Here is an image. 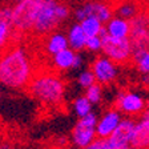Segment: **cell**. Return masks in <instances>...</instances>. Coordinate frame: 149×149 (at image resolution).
Segmentation results:
<instances>
[{"mask_svg": "<svg viewBox=\"0 0 149 149\" xmlns=\"http://www.w3.org/2000/svg\"><path fill=\"white\" fill-rule=\"evenodd\" d=\"M43 0H22L12 4V27L16 33L32 32Z\"/></svg>", "mask_w": 149, "mask_h": 149, "instance_id": "4", "label": "cell"}, {"mask_svg": "<svg viewBox=\"0 0 149 149\" xmlns=\"http://www.w3.org/2000/svg\"><path fill=\"white\" fill-rule=\"evenodd\" d=\"M130 41L133 44V52L149 48V15L140 12L130 20Z\"/></svg>", "mask_w": 149, "mask_h": 149, "instance_id": "7", "label": "cell"}, {"mask_svg": "<svg viewBox=\"0 0 149 149\" xmlns=\"http://www.w3.org/2000/svg\"><path fill=\"white\" fill-rule=\"evenodd\" d=\"M65 1H76V0H65Z\"/></svg>", "mask_w": 149, "mask_h": 149, "instance_id": "32", "label": "cell"}, {"mask_svg": "<svg viewBox=\"0 0 149 149\" xmlns=\"http://www.w3.org/2000/svg\"><path fill=\"white\" fill-rule=\"evenodd\" d=\"M87 149H121V148H118L111 139H97Z\"/></svg>", "mask_w": 149, "mask_h": 149, "instance_id": "26", "label": "cell"}, {"mask_svg": "<svg viewBox=\"0 0 149 149\" xmlns=\"http://www.w3.org/2000/svg\"><path fill=\"white\" fill-rule=\"evenodd\" d=\"M127 149H137V148H134V146H128Z\"/></svg>", "mask_w": 149, "mask_h": 149, "instance_id": "30", "label": "cell"}, {"mask_svg": "<svg viewBox=\"0 0 149 149\" xmlns=\"http://www.w3.org/2000/svg\"><path fill=\"white\" fill-rule=\"evenodd\" d=\"M33 64L28 51L22 45H11L0 59V81L8 89L27 88L33 79Z\"/></svg>", "mask_w": 149, "mask_h": 149, "instance_id": "1", "label": "cell"}, {"mask_svg": "<svg viewBox=\"0 0 149 149\" xmlns=\"http://www.w3.org/2000/svg\"><path fill=\"white\" fill-rule=\"evenodd\" d=\"M148 108L144 97L137 92L124 91L118 93L116 100V109L128 116L143 115V112Z\"/></svg>", "mask_w": 149, "mask_h": 149, "instance_id": "8", "label": "cell"}, {"mask_svg": "<svg viewBox=\"0 0 149 149\" xmlns=\"http://www.w3.org/2000/svg\"><path fill=\"white\" fill-rule=\"evenodd\" d=\"M71 139L72 144L77 149H87L91 144H93L97 140L96 128L88 127L79 120L71 132Z\"/></svg>", "mask_w": 149, "mask_h": 149, "instance_id": "10", "label": "cell"}, {"mask_svg": "<svg viewBox=\"0 0 149 149\" xmlns=\"http://www.w3.org/2000/svg\"><path fill=\"white\" fill-rule=\"evenodd\" d=\"M146 105H148V109H149V99H148V101H146Z\"/></svg>", "mask_w": 149, "mask_h": 149, "instance_id": "31", "label": "cell"}, {"mask_svg": "<svg viewBox=\"0 0 149 149\" xmlns=\"http://www.w3.org/2000/svg\"><path fill=\"white\" fill-rule=\"evenodd\" d=\"M136 121L133 118H123L117 129L113 132L109 139L121 149H127L132 144V139H133L134 128H136Z\"/></svg>", "mask_w": 149, "mask_h": 149, "instance_id": "12", "label": "cell"}, {"mask_svg": "<svg viewBox=\"0 0 149 149\" xmlns=\"http://www.w3.org/2000/svg\"><path fill=\"white\" fill-rule=\"evenodd\" d=\"M132 63L136 65L137 71L143 74H149V48L144 51L133 52Z\"/></svg>", "mask_w": 149, "mask_h": 149, "instance_id": "20", "label": "cell"}, {"mask_svg": "<svg viewBox=\"0 0 149 149\" xmlns=\"http://www.w3.org/2000/svg\"><path fill=\"white\" fill-rule=\"evenodd\" d=\"M8 1H11V4H15V3H19V1H22V0H8Z\"/></svg>", "mask_w": 149, "mask_h": 149, "instance_id": "29", "label": "cell"}, {"mask_svg": "<svg viewBox=\"0 0 149 149\" xmlns=\"http://www.w3.org/2000/svg\"><path fill=\"white\" fill-rule=\"evenodd\" d=\"M83 63H84L83 56L79 55V53H77V56H76V60H74V64H73V69H79V68H81Z\"/></svg>", "mask_w": 149, "mask_h": 149, "instance_id": "27", "label": "cell"}, {"mask_svg": "<svg viewBox=\"0 0 149 149\" xmlns=\"http://www.w3.org/2000/svg\"><path fill=\"white\" fill-rule=\"evenodd\" d=\"M71 15L72 11L65 0H43L32 32L36 36H48L57 31V28L67 22Z\"/></svg>", "mask_w": 149, "mask_h": 149, "instance_id": "3", "label": "cell"}, {"mask_svg": "<svg viewBox=\"0 0 149 149\" xmlns=\"http://www.w3.org/2000/svg\"><path fill=\"white\" fill-rule=\"evenodd\" d=\"M143 84L149 88V74H144L143 76Z\"/></svg>", "mask_w": 149, "mask_h": 149, "instance_id": "28", "label": "cell"}, {"mask_svg": "<svg viewBox=\"0 0 149 149\" xmlns=\"http://www.w3.org/2000/svg\"><path fill=\"white\" fill-rule=\"evenodd\" d=\"M113 60H111L107 56H97L93 60L91 69L95 73L96 81L101 85H109V84L115 83V80L118 76V68Z\"/></svg>", "mask_w": 149, "mask_h": 149, "instance_id": "9", "label": "cell"}, {"mask_svg": "<svg viewBox=\"0 0 149 149\" xmlns=\"http://www.w3.org/2000/svg\"><path fill=\"white\" fill-rule=\"evenodd\" d=\"M85 96L88 97V100L92 102L93 105L99 104L102 100V85L99 83H95L92 87L85 89Z\"/></svg>", "mask_w": 149, "mask_h": 149, "instance_id": "24", "label": "cell"}, {"mask_svg": "<svg viewBox=\"0 0 149 149\" xmlns=\"http://www.w3.org/2000/svg\"><path fill=\"white\" fill-rule=\"evenodd\" d=\"M95 83H97V81L92 69H84V71H81L77 74V84L79 87L83 88V89H87V88L92 87Z\"/></svg>", "mask_w": 149, "mask_h": 149, "instance_id": "23", "label": "cell"}, {"mask_svg": "<svg viewBox=\"0 0 149 149\" xmlns=\"http://www.w3.org/2000/svg\"><path fill=\"white\" fill-rule=\"evenodd\" d=\"M28 93L45 107H57L64 101L65 83L57 71H43L35 73L27 87Z\"/></svg>", "mask_w": 149, "mask_h": 149, "instance_id": "2", "label": "cell"}, {"mask_svg": "<svg viewBox=\"0 0 149 149\" xmlns=\"http://www.w3.org/2000/svg\"><path fill=\"white\" fill-rule=\"evenodd\" d=\"M130 146H134L137 149H149V120L148 118L141 117V120L137 121Z\"/></svg>", "mask_w": 149, "mask_h": 149, "instance_id": "16", "label": "cell"}, {"mask_svg": "<svg viewBox=\"0 0 149 149\" xmlns=\"http://www.w3.org/2000/svg\"><path fill=\"white\" fill-rule=\"evenodd\" d=\"M67 36H68L69 41V48H72L76 52H81L83 49H85L88 36L79 22H74L69 25L68 31H67Z\"/></svg>", "mask_w": 149, "mask_h": 149, "instance_id": "15", "label": "cell"}, {"mask_svg": "<svg viewBox=\"0 0 149 149\" xmlns=\"http://www.w3.org/2000/svg\"><path fill=\"white\" fill-rule=\"evenodd\" d=\"M72 15L79 23L83 22L84 19L93 16L107 24L115 16V7H112L108 0H85L74 7Z\"/></svg>", "mask_w": 149, "mask_h": 149, "instance_id": "6", "label": "cell"}, {"mask_svg": "<svg viewBox=\"0 0 149 149\" xmlns=\"http://www.w3.org/2000/svg\"><path fill=\"white\" fill-rule=\"evenodd\" d=\"M105 33L112 37L124 39L130 36V20L120 16H113L105 24Z\"/></svg>", "mask_w": 149, "mask_h": 149, "instance_id": "14", "label": "cell"}, {"mask_svg": "<svg viewBox=\"0 0 149 149\" xmlns=\"http://www.w3.org/2000/svg\"><path fill=\"white\" fill-rule=\"evenodd\" d=\"M80 24L88 37L101 35L102 31H104V27H105V24H104L101 20H99L97 17H93V16L84 19L83 22H80Z\"/></svg>", "mask_w": 149, "mask_h": 149, "instance_id": "19", "label": "cell"}, {"mask_svg": "<svg viewBox=\"0 0 149 149\" xmlns=\"http://www.w3.org/2000/svg\"><path fill=\"white\" fill-rule=\"evenodd\" d=\"M85 49H88L89 52H101L102 51V36L101 35L88 37Z\"/></svg>", "mask_w": 149, "mask_h": 149, "instance_id": "25", "label": "cell"}, {"mask_svg": "<svg viewBox=\"0 0 149 149\" xmlns=\"http://www.w3.org/2000/svg\"><path fill=\"white\" fill-rule=\"evenodd\" d=\"M69 48V41L67 33L63 31H55L52 33H49L48 36H45L44 40V49H45L47 55H49L51 57L55 56L56 53L61 52V51Z\"/></svg>", "mask_w": 149, "mask_h": 149, "instance_id": "13", "label": "cell"}, {"mask_svg": "<svg viewBox=\"0 0 149 149\" xmlns=\"http://www.w3.org/2000/svg\"><path fill=\"white\" fill-rule=\"evenodd\" d=\"M102 36V51L101 53L118 65L132 61L133 57V44L129 37L117 39L105 33V27L101 33Z\"/></svg>", "mask_w": 149, "mask_h": 149, "instance_id": "5", "label": "cell"}, {"mask_svg": "<svg viewBox=\"0 0 149 149\" xmlns=\"http://www.w3.org/2000/svg\"><path fill=\"white\" fill-rule=\"evenodd\" d=\"M77 53L79 52L73 51L72 48H67V49L52 56V65H53V68H55V71L63 72V71L73 69V64H74V60H76Z\"/></svg>", "mask_w": 149, "mask_h": 149, "instance_id": "17", "label": "cell"}, {"mask_svg": "<svg viewBox=\"0 0 149 149\" xmlns=\"http://www.w3.org/2000/svg\"><path fill=\"white\" fill-rule=\"evenodd\" d=\"M140 13L139 6L133 0H121L115 6V15L124 17L127 20H132Z\"/></svg>", "mask_w": 149, "mask_h": 149, "instance_id": "18", "label": "cell"}, {"mask_svg": "<svg viewBox=\"0 0 149 149\" xmlns=\"http://www.w3.org/2000/svg\"><path fill=\"white\" fill-rule=\"evenodd\" d=\"M92 105L93 104L88 100V97L85 95L73 100V111L79 117H84V116L89 115L92 112Z\"/></svg>", "mask_w": 149, "mask_h": 149, "instance_id": "21", "label": "cell"}, {"mask_svg": "<svg viewBox=\"0 0 149 149\" xmlns=\"http://www.w3.org/2000/svg\"><path fill=\"white\" fill-rule=\"evenodd\" d=\"M51 149H61V148H51Z\"/></svg>", "mask_w": 149, "mask_h": 149, "instance_id": "33", "label": "cell"}, {"mask_svg": "<svg viewBox=\"0 0 149 149\" xmlns=\"http://www.w3.org/2000/svg\"><path fill=\"white\" fill-rule=\"evenodd\" d=\"M121 115L117 109H109L99 118L96 127L97 139H109L121 123Z\"/></svg>", "mask_w": 149, "mask_h": 149, "instance_id": "11", "label": "cell"}, {"mask_svg": "<svg viewBox=\"0 0 149 149\" xmlns=\"http://www.w3.org/2000/svg\"><path fill=\"white\" fill-rule=\"evenodd\" d=\"M16 35L15 29H13L12 24L7 20H3L0 19V43H1V47L6 48L7 44H9L11 39Z\"/></svg>", "mask_w": 149, "mask_h": 149, "instance_id": "22", "label": "cell"}]
</instances>
